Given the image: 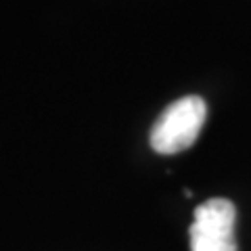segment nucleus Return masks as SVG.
<instances>
[{"label": "nucleus", "mask_w": 251, "mask_h": 251, "mask_svg": "<svg viewBox=\"0 0 251 251\" xmlns=\"http://www.w3.org/2000/svg\"><path fill=\"white\" fill-rule=\"evenodd\" d=\"M205 100L197 94H188L168 105L153 124L151 136H149L153 151L161 155L186 151L199 138L201 128L205 124Z\"/></svg>", "instance_id": "obj_1"}, {"label": "nucleus", "mask_w": 251, "mask_h": 251, "mask_svg": "<svg viewBox=\"0 0 251 251\" xmlns=\"http://www.w3.org/2000/svg\"><path fill=\"white\" fill-rule=\"evenodd\" d=\"M234 203L224 197L207 199L195 209L191 224V251H237L234 241Z\"/></svg>", "instance_id": "obj_2"}]
</instances>
